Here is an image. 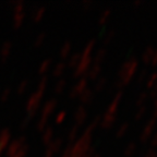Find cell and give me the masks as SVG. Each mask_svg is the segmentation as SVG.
Returning a JSON list of instances; mask_svg holds the SVG:
<instances>
[{
  "label": "cell",
  "mask_w": 157,
  "mask_h": 157,
  "mask_svg": "<svg viewBox=\"0 0 157 157\" xmlns=\"http://www.w3.org/2000/svg\"><path fill=\"white\" fill-rule=\"evenodd\" d=\"M139 67V61L136 59H132L127 61L121 68L120 72H119V78H120V85L122 87L123 85H127L130 82L131 78L133 76V74L135 73V71L137 70Z\"/></svg>",
  "instance_id": "cell-1"
},
{
  "label": "cell",
  "mask_w": 157,
  "mask_h": 157,
  "mask_svg": "<svg viewBox=\"0 0 157 157\" xmlns=\"http://www.w3.org/2000/svg\"><path fill=\"white\" fill-rule=\"evenodd\" d=\"M42 97H43V94L39 93V92H36V93H34L29 97L26 105V110L29 113V116L33 117V115L36 113L37 108H38L39 104H40V101H42Z\"/></svg>",
  "instance_id": "cell-2"
},
{
  "label": "cell",
  "mask_w": 157,
  "mask_h": 157,
  "mask_svg": "<svg viewBox=\"0 0 157 157\" xmlns=\"http://www.w3.org/2000/svg\"><path fill=\"white\" fill-rule=\"evenodd\" d=\"M91 61H92L91 57L81 56V60H80L78 67H76L75 70H74V74H73L74 78H78V76H82L87 73L88 69L91 67Z\"/></svg>",
  "instance_id": "cell-3"
},
{
  "label": "cell",
  "mask_w": 157,
  "mask_h": 157,
  "mask_svg": "<svg viewBox=\"0 0 157 157\" xmlns=\"http://www.w3.org/2000/svg\"><path fill=\"white\" fill-rule=\"evenodd\" d=\"M87 88V78L84 76V78H81L78 80V82L73 86L71 91H70V98H76L81 95L84 91Z\"/></svg>",
  "instance_id": "cell-4"
},
{
  "label": "cell",
  "mask_w": 157,
  "mask_h": 157,
  "mask_svg": "<svg viewBox=\"0 0 157 157\" xmlns=\"http://www.w3.org/2000/svg\"><path fill=\"white\" fill-rule=\"evenodd\" d=\"M155 128H156V120H155V119H152L150 122L145 125L144 129H143V132L141 133V135H140L141 142L146 143L147 141H148L150 136L152 135L153 131L155 130Z\"/></svg>",
  "instance_id": "cell-5"
},
{
  "label": "cell",
  "mask_w": 157,
  "mask_h": 157,
  "mask_svg": "<svg viewBox=\"0 0 157 157\" xmlns=\"http://www.w3.org/2000/svg\"><path fill=\"white\" fill-rule=\"evenodd\" d=\"M24 144H25V137L24 136L20 137V139H17V140L13 141V142L9 145V147H8L7 155L9 157H13L20 150H21V147H22Z\"/></svg>",
  "instance_id": "cell-6"
},
{
  "label": "cell",
  "mask_w": 157,
  "mask_h": 157,
  "mask_svg": "<svg viewBox=\"0 0 157 157\" xmlns=\"http://www.w3.org/2000/svg\"><path fill=\"white\" fill-rule=\"evenodd\" d=\"M101 64L94 63L92 67H90V69H88V71H87V73H86L85 78H87V80H92V81L97 80L98 76H99V74H101Z\"/></svg>",
  "instance_id": "cell-7"
},
{
  "label": "cell",
  "mask_w": 157,
  "mask_h": 157,
  "mask_svg": "<svg viewBox=\"0 0 157 157\" xmlns=\"http://www.w3.org/2000/svg\"><path fill=\"white\" fill-rule=\"evenodd\" d=\"M121 98H122V92H118V93L116 94L115 97H113V101L110 103L109 107H108V109H107L108 113L115 115L116 111H117V109H118V107H119V104H120V101H121Z\"/></svg>",
  "instance_id": "cell-8"
},
{
  "label": "cell",
  "mask_w": 157,
  "mask_h": 157,
  "mask_svg": "<svg viewBox=\"0 0 157 157\" xmlns=\"http://www.w3.org/2000/svg\"><path fill=\"white\" fill-rule=\"evenodd\" d=\"M86 118H87V113L84 109V107H78L75 110V115H74V120H75L76 124L81 125L85 122Z\"/></svg>",
  "instance_id": "cell-9"
},
{
  "label": "cell",
  "mask_w": 157,
  "mask_h": 157,
  "mask_svg": "<svg viewBox=\"0 0 157 157\" xmlns=\"http://www.w3.org/2000/svg\"><path fill=\"white\" fill-rule=\"evenodd\" d=\"M56 105H57V101H55V99H50V101H47L44 105V108H43V110H42V117L48 119V116L50 115V113H52L54 109L56 108Z\"/></svg>",
  "instance_id": "cell-10"
},
{
  "label": "cell",
  "mask_w": 157,
  "mask_h": 157,
  "mask_svg": "<svg viewBox=\"0 0 157 157\" xmlns=\"http://www.w3.org/2000/svg\"><path fill=\"white\" fill-rule=\"evenodd\" d=\"M115 121H116L115 115H111V113H106L105 115H104L103 119L101 120V127L105 128V129H109V128L115 123Z\"/></svg>",
  "instance_id": "cell-11"
},
{
  "label": "cell",
  "mask_w": 157,
  "mask_h": 157,
  "mask_svg": "<svg viewBox=\"0 0 157 157\" xmlns=\"http://www.w3.org/2000/svg\"><path fill=\"white\" fill-rule=\"evenodd\" d=\"M9 140H10V131L8 129H5L2 132L0 133V154L7 147Z\"/></svg>",
  "instance_id": "cell-12"
},
{
  "label": "cell",
  "mask_w": 157,
  "mask_h": 157,
  "mask_svg": "<svg viewBox=\"0 0 157 157\" xmlns=\"http://www.w3.org/2000/svg\"><path fill=\"white\" fill-rule=\"evenodd\" d=\"M80 97V101H81L82 104H85V105H88L90 103H92L94 98V92L90 88H86L85 91L78 96Z\"/></svg>",
  "instance_id": "cell-13"
},
{
  "label": "cell",
  "mask_w": 157,
  "mask_h": 157,
  "mask_svg": "<svg viewBox=\"0 0 157 157\" xmlns=\"http://www.w3.org/2000/svg\"><path fill=\"white\" fill-rule=\"evenodd\" d=\"M61 145H62V139H56V140H52V142H50V144L48 145V147H47V151H49L50 153H57L59 152V150L61 148Z\"/></svg>",
  "instance_id": "cell-14"
},
{
  "label": "cell",
  "mask_w": 157,
  "mask_h": 157,
  "mask_svg": "<svg viewBox=\"0 0 157 157\" xmlns=\"http://www.w3.org/2000/svg\"><path fill=\"white\" fill-rule=\"evenodd\" d=\"M154 52H155V49L153 48V47H147V48L145 49L143 56H142L143 62H144V63H150V62H152Z\"/></svg>",
  "instance_id": "cell-15"
},
{
  "label": "cell",
  "mask_w": 157,
  "mask_h": 157,
  "mask_svg": "<svg viewBox=\"0 0 157 157\" xmlns=\"http://www.w3.org/2000/svg\"><path fill=\"white\" fill-rule=\"evenodd\" d=\"M64 69H66V64L64 62H59L55 66V68L52 69V76L54 78H59L61 76V74L64 72Z\"/></svg>",
  "instance_id": "cell-16"
},
{
  "label": "cell",
  "mask_w": 157,
  "mask_h": 157,
  "mask_svg": "<svg viewBox=\"0 0 157 157\" xmlns=\"http://www.w3.org/2000/svg\"><path fill=\"white\" fill-rule=\"evenodd\" d=\"M10 49H11V43L6 42L5 44H3L2 48H1V52H0V56H1V60H2V62H5L6 59H7V57L9 56Z\"/></svg>",
  "instance_id": "cell-17"
},
{
  "label": "cell",
  "mask_w": 157,
  "mask_h": 157,
  "mask_svg": "<svg viewBox=\"0 0 157 157\" xmlns=\"http://www.w3.org/2000/svg\"><path fill=\"white\" fill-rule=\"evenodd\" d=\"M71 43H66L60 49V57L62 59H67L69 57V55L71 54Z\"/></svg>",
  "instance_id": "cell-18"
},
{
  "label": "cell",
  "mask_w": 157,
  "mask_h": 157,
  "mask_svg": "<svg viewBox=\"0 0 157 157\" xmlns=\"http://www.w3.org/2000/svg\"><path fill=\"white\" fill-rule=\"evenodd\" d=\"M52 134H54V131H52V128H47L46 130L44 131V134H43V142L46 145H49L50 142L52 141Z\"/></svg>",
  "instance_id": "cell-19"
},
{
  "label": "cell",
  "mask_w": 157,
  "mask_h": 157,
  "mask_svg": "<svg viewBox=\"0 0 157 157\" xmlns=\"http://www.w3.org/2000/svg\"><path fill=\"white\" fill-rule=\"evenodd\" d=\"M80 60H81V54H78V52L73 54L71 57H70V59H69V63H68L69 67H70V68L75 69L76 67H78Z\"/></svg>",
  "instance_id": "cell-20"
},
{
  "label": "cell",
  "mask_w": 157,
  "mask_h": 157,
  "mask_svg": "<svg viewBox=\"0 0 157 157\" xmlns=\"http://www.w3.org/2000/svg\"><path fill=\"white\" fill-rule=\"evenodd\" d=\"M155 85H157V72H154L150 76H147L146 80V86L148 90L153 88Z\"/></svg>",
  "instance_id": "cell-21"
},
{
  "label": "cell",
  "mask_w": 157,
  "mask_h": 157,
  "mask_svg": "<svg viewBox=\"0 0 157 157\" xmlns=\"http://www.w3.org/2000/svg\"><path fill=\"white\" fill-rule=\"evenodd\" d=\"M94 47H95V40H91L84 48L83 52L81 54L82 57H91V52H93Z\"/></svg>",
  "instance_id": "cell-22"
},
{
  "label": "cell",
  "mask_w": 157,
  "mask_h": 157,
  "mask_svg": "<svg viewBox=\"0 0 157 157\" xmlns=\"http://www.w3.org/2000/svg\"><path fill=\"white\" fill-rule=\"evenodd\" d=\"M24 20V12L23 11H15L14 12V27H19L22 24Z\"/></svg>",
  "instance_id": "cell-23"
},
{
  "label": "cell",
  "mask_w": 157,
  "mask_h": 157,
  "mask_svg": "<svg viewBox=\"0 0 157 157\" xmlns=\"http://www.w3.org/2000/svg\"><path fill=\"white\" fill-rule=\"evenodd\" d=\"M67 85V82L66 80H63V78H60L58 82L56 83V85H55V92H56V94H61L62 92L64 91V87H66Z\"/></svg>",
  "instance_id": "cell-24"
},
{
  "label": "cell",
  "mask_w": 157,
  "mask_h": 157,
  "mask_svg": "<svg viewBox=\"0 0 157 157\" xmlns=\"http://www.w3.org/2000/svg\"><path fill=\"white\" fill-rule=\"evenodd\" d=\"M106 85V78H101L96 80V83L94 84V91L93 92H101Z\"/></svg>",
  "instance_id": "cell-25"
},
{
  "label": "cell",
  "mask_w": 157,
  "mask_h": 157,
  "mask_svg": "<svg viewBox=\"0 0 157 157\" xmlns=\"http://www.w3.org/2000/svg\"><path fill=\"white\" fill-rule=\"evenodd\" d=\"M105 57H106V50H105V49H99V50L96 52L95 58H94V60H95V63L101 64V62L104 61Z\"/></svg>",
  "instance_id": "cell-26"
},
{
  "label": "cell",
  "mask_w": 157,
  "mask_h": 157,
  "mask_svg": "<svg viewBox=\"0 0 157 157\" xmlns=\"http://www.w3.org/2000/svg\"><path fill=\"white\" fill-rule=\"evenodd\" d=\"M78 125H74L73 128L71 129V131L69 132L68 135V139H69V142L72 143L78 139Z\"/></svg>",
  "instance_id": "cell-27"
},
{
  "label": "cell",
  "mask_w": 157,
  "mask_h": 157,
  "mask_svg": "<svg viewBox=\"0 0 157 157\" xmlns=\"http://www.w3.org/2000/svg\"><path fill=\"white\" fill-rule=\"evenodd\" d=\"M128 129H129V123L125 122L123 123V124H121L120 127L118 128V130H117V133H116V135H117V137H122L125 135V133H127Z\"/></svg>",
  "instance_id": "cell-28"
},
{
  "label": "cell",
  "mask_w": 157,
  "mask_h": 157,
  "mask_svg": "<svg viewBox=\"0 0 157 157\" xmlns=\"http://www.w3.org/2000/svg\"><path fill=\"white\" fill-rule=\"evenodd\" d=\"M50 66H52V60L50 59H47V60H45V61H43L42 63H40V66H39V73H45V72H47L50 69Z\"/></svg>",
  "instance_id": "cell-29"
},
{
  "label": "cell",
  "mask_w": 157,
  "mask_h": 157,
  "mask_svg": "<svg viewBox=\"0 0 157 157\" xmlns=\"http://www.w3.org/2000/svg\"><path fill=\"white\" fill-rule=\"evenodd\" d=\"M135 151H136V145H135L134 143H131V144H129L127 147H125V150H124L125 157H132L133 155H134Z\"/></svg>",
  "instance_id": "cell-30"
},
{
  "label": "cell",
  "mask_w": 157,
  "mask_h": 157,
  "mask_svg": "<svg viewBox=\"0 0 157 157\" xmlns=\"http://www.w3.org/2000/svg\"><path fill=\"white\" fill-rule=\"evenodd\" d=\"M147 98H148V94L147 93H142L141 95H139L136 99V105L139 107H142V106H145V103H146Z\"/></svg>",
  "instance_id": "cell-31"
},
{
  "label": "cell",
  "mask_w": 157,
  "mask_h": 157,
  "mask_svg": "<svg viewBox=\"0 0 157 157\" xmlns=\"http://www.w3.org/2000/svg\"><path fill=\"white\" fill-rule=\"evenodd\" d=\"M110 13H111V11L109 9L105 10V11L101 14V17H99V24L101 25L105 24V23L108 21V19H109V17H110Z\"/></svg>",
  "instance_id": "cell-32"
},
{
  "label": "cell",
  "mask_w": 157,
  "mask_h": 157,
  "mask_svg": "<svg viewBox=\"0 0 157 157\" xmlns=\"http://www.w3.org/2000/svg\"><path fill=\"white\" fill-rule=\"evenodd\" d=\"M45 11H46L45 7L38 8V9L36 10V12H34V14H33V20H34V21H39V20L43 17V15H44Z\"/></svg>",
  "instance_id": "cell-33"
},
{
  "label": "cell",
  "mask_w": 157,
  "mask_h": 157,
  "mask_svg": "<svg viewBox=\"0 0 157 157\" xmlns=\"http://www.w3.org/2000/svg\"><path fill=\"white\" fill-rule=\"evenodd\" d=\"M46 86H47V78L45 76V78H43L42 80H40V82H39V84H38V90H37V92L44 94L45 90H46Z\"/></svg>",
  "instance_id": "cell-34"
},
{
  "label": "cell",
  "mask_w": 157,
  "mask_h": 157,
  "mask_svg": "<svg viewBox=\"0 0 157 157\" xmlns=\"http://www.w3.org/2000/svg\"><path fill=\"white\" fill-rule=\"evenodd\" d=\"M145 113H146V107L145 106H142V107H140V109L136 111V113H135V119L136 120H139V119H142L143 116L145 115Z\"/></svg>",
  "instance_id": "cell-35"
},
{
  "label": "cell",
  "mask_w": 157,
  "mask_h": 157,
  "mask_svg": "<svg viewBox=\"0 0 157 157\" xmlns=\"http://www.w3.org/2000/svg\"><path fill=\"white\" fill-rule=\"evenodd\" d=\"M46 124H47V119H46V118L42 117L40 119H39L38 123H37V129H38L39 131H44Z\"/></svg>",
  "instance_id": "cell-36"
},
{
  "label": "cell",
  "mask_w": 157,
  "mask_h": 157,
  "mask_svg": "<svg viewBox=\"0 0 157 157\" xmlns=\"http://www.w3.org/2000/svg\"><path fill=\"white\" fill-rule=\"evenodd\" d=\"M26 86H27V81L26 80H24V81H22L21 83H20L19 87H17V93L23 94V92L26 90Z\"/></svg>",
  "instance_id": "cell-37"
},
{
  "label": "cell",
  "mask_w": 157,
  "mask_h": 157,
  "mask_svg": "<svg viewBox=\"0 0 157 157\" xmlns=\"http://www.w3.org/2000/svg\"><path fill=\"white\" fill-rule=\"evenodd\" d=\"M45 37H46V34H45V33H42V34H39L38 37H37V38L35 39V42H34L35 46H39V45L42 44V43L44 42Z\"/></svg>",
  "instance_id": "cell-38"
},
{
  "label": "cell",
  "mask_w": 157,
  "mask_h": 157,
  "mask_svg": "<svg viewBox=\"0 0 157 157\" xmlns=\"http://www.w3.org/2000/svg\"><path fill=\"white\" fill-rule=\"evenodd\" d=\"M10 92H11V90H10L9 87H7V88H6V90H3L2 94H1V96H0V99H1V101H5L6 99H7V98L9 97Z\"/></svg>",
  "instance_id": "cell-39"
},
{
  "label": "cell",
  "mask_w": 157,
  "mask_h": 157,
  "mask_svg": "<svg viewBox=\"0 0 157 157\" xmlns=\"http://www.w3.org/2000/svg\"><path fill=\"white\" fill-rule=\"evenodd\" d=\"M64 118H66V113H64V111H61V113H59L58 116H57V118H56V122L58 123V124H59V123L63 122Z\"/></svg>",
  "instance_id": "cell-40"
},
{
  "label": "cell",
  "mask_w": 157,
  "mask_h": 157,
  "mask_svg": "<svg viewBox=\"0 0 157 157\" xmlns=\"http://www.w3.org/2000/svg\"><path fill=\"white\" fill-rule=\"evenodd\" d=\"M113 37H115V32H113V31H111V32L108 33L107 37L105 38V43H106V44H109V43H110L111 40L113 39Z\"/></svg>",
  "instance_id": "cell-41"
},
{
  "label": "cell",
  "mask_w": 157,
  "mask_h": 157,
  "mask_svg": "<svg viewBox=\"0 0 157 157\" xmlns=\"http://www.w3.org/2000/svg\"><path fill=\"white\" fill-rule=\"evenodd\" d=\"M148 96H150V97H152V98H156L157 97V85H155L153 88H151Z\"/></svg>",
  "instance_id": "cell-42"
},
{
  "label": "cell",
  "mask_w": 157,
  "mask_h": 157,
  "mask_svg": "<svg viewBox=\"0 0 157 157\" xmlns=\"http://www.w3.org/2000/svg\"><path fill=\"white\" fill-rule=\"evenodd\" d=\"M31 116H27L26 118H25V119H23V121H22V124H21V128H22V129H24L25 127H26L27 124H29V120H31Z\"/></svg>",
  "instance_id": "cell-43"
},
{
  "label": "cell",
  "mask_w": 157,
  "mask_h": 157,
  "mask_svg": "<svg viewBox=\"0 0 157 157\" xmlns=\"http://www.w3.org/2000/svg\"><path fill=\"white\" fill-rule=\"evenodd\" d=\"M145 157H157V152L154 150V148H151V150L147 152V154Z\"/></svg>",
  "instance_id": "cell-44"
},
{
  "label": "cell",
  "mask_w": 157,
  "mask_h": 157,
  "mask_svg": "<svg viewBox=\"0 0 157 157\" xmlns=\"http://www.w3.org/2000/svg\"><path fill=\"white\" fill-rule=\"evenodd\" d=\"M151 146H152V148H154V147L157 146V133L153 136L152 141H151Z\"/></svg>",
  "instance_id": "cell-45"
},
{
  "label": "cell",
  "mask_w": 157,
  "mask_h": 157,
  "mask_svg": "<svg viewBox=\"0 0 157 157\" xmlns=\"http://www.w3.org/2000/svg\"><path fill=\"white\" fill-rule=\"evenodd\" d=\"M145 78H147V74H146V71H142V73L139 75V82H143L145 80Z\"/></svg>",
  "instance_id": "cell-46"
},
{
  "label": "cell",
  "mask_w": 157,
  "mask_h": 157,
  "mask_svg": "<svg viewBox=\"0 0 157 157\" xmlns=\"http://www.w3.org/2000/svg\"><path fill=\"white\" fill-rule=\"evenodd\" d=\"M92 5H93V2L92 1H84L83 2V8L85 10H90L92 7Z\"/></svg>",
  "instance_id": "cell-47"
},
{
  "label": "cell",
  "mask_w": 157,
  "mask_h": 157,
  "mask_svg": "<svg viewBox=\"0 0 157 157\" xmlns=\"http://www.w3.org/2000/svg\"><path fill=\"white\" fill-rule=\"evenodd\" d=\"M62 157H71V147H68L66 150V152L63 153Z\"/></svg>",
  "instance_id": "cell-48"
},
{
  "label": "cell",
  "mask_w": 157,
  "mask_h": 157,
  "mask_svg": "<svg viewBox=\"0 0 157 157\" xmlns=\"http://www.w3.org/2000/svg\"><path fill=\"white\" fill-rule=\"evenodd\" d=\"M152 64L153 66H156L157 64V50H155V52H154V56H153V59H152Z\"/></svg>",
  "instance_id": "cell-49"
},
{
  "label": "cell",
  "mask_w": 157,
  "mask_h": 157,
  "mask_svg": "<svg viewBox=\"0 0 157 157\" xmlns=\"http://www.w3.org/2000/svg\"><path fill=\"white\" fill-rule=\"evenodd\" d=\"M52 153H50L49 151H46V154H45V157H52Z\"/></svg>",
  "instance_id": "cell-50"
}]
</instances>
